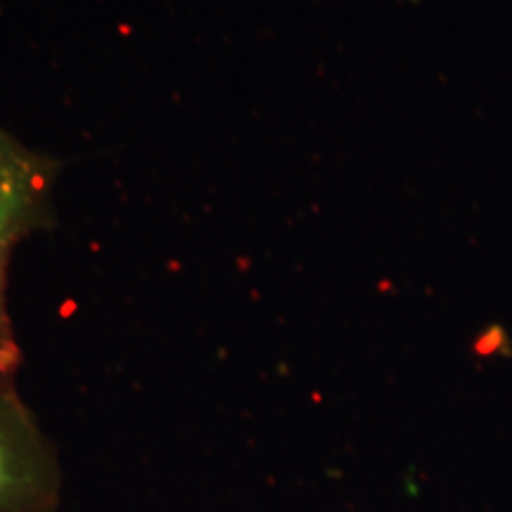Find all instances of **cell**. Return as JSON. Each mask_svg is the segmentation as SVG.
<instances>
[{
    "label": "cell",
    "instance_id": "6da1fadb",
    "mask_svg": "<svg viewBox=\"0 0 512 512\" xmlns=\"http://www.w3.org/2000/svg\"><path fill=\"white\" fill-rule=\"evenodd\" d=\"M62 159L24 145L0 126V373L17 377L24 354L12 323L8 285L17 247L55 226Z\"/></svg>",
    "mask_w": 512,
    "mask_h": 512
},
{
    "label": "cell",
    "instance_id": "7a4b0ae2",
    "mask_svg": "<svg viewBox=\"0 0 512 512\" xmlns=\"http://www.w3.org/2000/svg\"><path fill=\"white\" fill-rule=\"evenodd\" d=\"M64 467L55 441L0 373V512H60Z\"/></svg>",
    "mask_w": 512,
    "mask_h": 512
}]
</instances>
